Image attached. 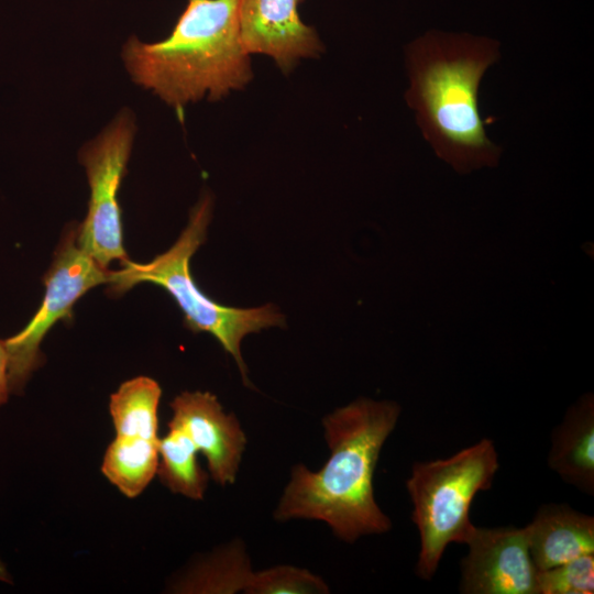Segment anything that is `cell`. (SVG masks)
I'll use <instances>...</instances> for the list:
<instances>
[{"label":"cell","mask_w":594,"mask_h":594,"mask_svg":"<svg viewBox=\"0 0 594 594\" xmlns=\"http://www.w3.org/2000/svg\"><path fill=\"white\" fill-rule=\"evenodd\" d=\"M399 415L397 403L365 397L327 415L322 426L329 459L317 472L302 464L293 468L275 518L324 521L349 543L388 531L392 522L375 501L373 476Z\"/></svg>","instance_id":"cell-1"},{"label":"cell","mask_w":594,"mask_h":594,"mask_svg":"<svg viewBox=\"0 0 594 594\" xmlns=\"http://www.w3.org/2000/svg\"><path fill=\"white\" fill-rule=\"evenodd\" d=\"M499 56L493 38L435 30L406 47V102L436 155L459 174L499 162L502 148L486 134L477 98L482 77Z\"/></svg>","instance_id":"cell-2"},{"label":"cell","mask_w":594,"mask_h":594,"mask_svg":"<svg viewBox=\"0 0 594 594\" xmlns=\"http://www.w3.org/2000/svg\"><path fill=\"white\" fill-rule=\"evenodd\" d=\"M238 11L239 0H187L167 37L127 41L122 56L131 77L177 110L242 89L253 73Z\"/></svg>","instance_id":"cell-3"},{"label":"cell","mask_w":594,"mask_h":594,"mask_svg":"<svg viewBox=\"0 0 594 594\" xmlns=\"http://www.w3.org/2000/svg\"><path fill=\"white\" fill-rule=\"evenodd\" d=\"M212 199L205 195L191 209L189 221L169 250L148 263L127 260L117 271H109L108 293L120 296L140 283L164 288L184 315V324L191 332L213 336L235 360L244 385L250 386L248 370L241 355L242 339L270 327H283L284 316L272 305L237 308L213 301L196 285L190 273V258L205 242L211 220Z\"/></svg>","instance_id":"cell-4"},{"label":"cell","mask_w":594,"mask_h":594,"mask_svg":"<svg viewBox=\"0 0 594 594\" xmlns=\"http://www.w3.org/2000/svg\"><path fill=\"white\" fill-rule=\"evenodd\" d=\"M498 468L495 444L487 438L449 458L414 463L406 486L420 538V579L433 578L450 543H466L475 528L471 504L479 492L492 487Z\"/></svg>","instance_id":"cell-5"},{"label":"cell","mask_w":594,"mask_h":594,"mask_svg":"<svg viewBox=\"0 0 594 594\" xmlns=\"http://www.w3.org/2000/svg\"><path fill=\"white\" fill-rule=\"evenodd\" d=\"M135 125L121 112L101 134L87 143L79 158L86 168L90 198L85 220L77 227L78 245L100 266L129 260L123 246L119 189L131 154Z\"/></svg>","instance_id":"cell-6"},{"label":"cell","mask_w":594,"mask_h":594,"mask_svg":"<svg viewBox=\"0 0 594 594\" xmlns=\"http://www.w3.org/2000/svg\"><path fill=\"white\" fill-rule=\"evenodd\" d=\"M109 270L100 266L77 243V227L63 235L44 276L45 294L28 324L3 340L9 356L10 393L20 394L42 365V340L59 320L69 321L76 301L89 289L108 283Z\"/></svg>","instance_id":"cell-7"},{"label":"cell","mask_w":594,"mask_h":594,"mask_svg":"<svg viewBox=\"0 0 594 594\" xmlns=\"http://www.w3.org/2000/svg\"><path fill=\"white\" fill-rule=\"evenodd\" d=\"M465 544L461 593L537 594L538 570L525 527H475Z\"/></svg>","instance_id":"cell-8"},{"label":"cell","mask_w":594,"mask_h":594,"mask_svg":"<svg viewBox=\"0 0 594 594\" xmlns=\"http://www.w3.org/2000/svg\"><path fill=\"white\" fill-rule=\"evenodd\" d=\"M302 0H239V32L249 54L271 56L283 73L301 58L318 57L323 46L316 30L302 22Z\"/></svg>","instance_id":"cell-9"},{"label":"cell","mask_w":594,"mask_h":594,"mask_svg":"<svg viewBox=\"0 0 594 594\" xmlns=\"http://www.w3.org/2000/svg\"><path fill=\"white\" fill-rule=\"evenodd\" d=\"M169 406L173 416L168 424L182 428L202 452L210 476L222 486L233 484L246 444L238 418L224 413L209 392H183Z\"/></svg>","instance_id":"cell-10"},{"label":"cell","mask_w":594,"mask_h":594,"mask_svg":"<svg viewBox=\"0 0 594 594\" xmlns=\"http://www.w3.org/2000/svg\"><path fill=\"white\" fill-rule=\"evenodd\" d=\"M538 571L594 553V518L568 504H543L525 527Z\"/></svg>","instance_id":"cell-11"},{"label":"cell","mask_w":594,"mask_h":594,"mask_svg":"<svg viewBox=\"0 0 594 594\" xmlns=\"http://www.w3.org/2000/svg\"><path fill=\"white\" fill-rule=\"evenodd\" d=\"M548 465L565 483L594 494V397L582 395L553 429Z\"/></svg>","instance_id":"cell-12"},{"label":"cell","mask_w":594,"mask_h":594,"mask_svg":"<svg viewBox=\"0 0 594 594\" xmlns=\"http://www.w3.org/2000/svg\"><path fill=\"white\" fill-rule=\"evenodd\" d=\"M158 440L116 436L102 463L103 476L129 498L138 497L156 475Z\"/></svg>","instance_id":"cell-13"},{"label":"cell","mask_w":594,"mask_h":594,"mask_svg":"<svg viewBox=\"0 0 594 594\" xmlns=\"http://www.w3.org/2000/svg\"><path fill=\"white\" fill-rule=\"evenodd\" d=\"M161 395V386L151 377L138 376L123 382L109 400L116 436L158 440Z\"/></svg>","instance_id":"cell-14"},{"label":"cell","mask_w":594,"mask_h":594,"mask_svg":"<svg viewBox=\"0 0 594 594\" xmlns=\"http://www.w3.org/2000/svg\"><path fill=\"white\" fill-rule=\"evenodd\" d=\"M257 572H251L242 547H229L190 570L173 587L180 593H253Z\"/></svg>","instance_id":"cell-15"},{"label":"cell","mask_w":594,"mask_h":594,"mask_svg":"<svg viewBox=\"0 0 594 594\" xmlns=\"http://www.w3.org/2000/svg\"><path fill=\"white\" fill-rule=\"evenodd\" d=\"M197 452L187 433L168 424V432L160 438L156 474L172 493L200 501L207 488L208 474L198 464Z\"/></svg>","instance_id":"cell-16"},{"label":"cell","mask_w":594,"mask_h":594,"mask_svg":"<svg viewBox=\"0 0 594 594\" xmlns=\"http://www.w3.org/2000/svg\"><path fill=\"white\" fill-rule=\"evenodd\" d=\"M594 553L583 554L554 568L538 571L537 594H592Z\"/></svg>","instance_id":"cell-17"},{"label":"cell","mask_w":594,"mask_h":594,"mask_svg":"<svg viewBox=\"0 0 594 594\" xmlns=\"http://www.w3.org/2000/svg\"><path fill=\"white\" fill-rule=\"evenodd\" d=\"M9 394V356L3 340H0V406L7 403Z\"/></svg>","instance_id":"cell-18"},{"label":"cell","mask_w":594,"mask_h":594,"mask_svg":"<svg viewBox=\"0 0 594 594\" xmlns=\"http://www.w3.org/2000/svg\"><path fill=\"white\" fill-rule=\"evenodd\" d=\"M0 581L6 583H11V575L7 570L4 563L0 560Z\"/></svg>","instance_id":"cell-19"}]
</instances>
